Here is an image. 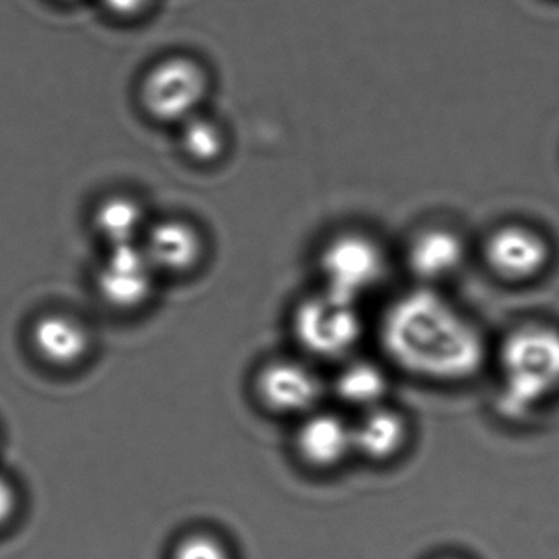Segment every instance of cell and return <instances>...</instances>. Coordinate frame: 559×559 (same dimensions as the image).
I'll use <instances>...</instances> for the list:
<instances>
[{
  "label": "cell",
  "instance_id": "19",
  "mask_svg": "<svg viewBox=\"0 0 559 559\" xmlns=\"http://www.w3.org/2000/svg\"><path fill=\"white\" fill-rule=\"evenodd\" d=\"M15 507H17V496L14 487L8 479L0 476V526H4L12 519Z\"/></svg>",
  "mask_w": 559,
  "mask_h": 559
},
{
  "label": "cell",
  "instance_id": "7",
  "mask_svg": "<svg viewBox=\"0 0 559 559\" xmlns=\"http://www.w3.org/2000/svg\"><path fill=\"white\" fill-rule=\"evenodd\" d=\"M257 395L273 414L306 417L316 412L323 395V382L309 366L280 359L261 369Z\"/></svg>",
  "mask_w": 559,
  "mask_h": 559
},
{
  "label": "cell",
  "instance_id": "3",
  "mask_svg": "<svg viewBox=\"0 0 559 559\" xmlns=\"http://www.w3.org/2000/svg\"><path fill=\"white\" fill-rule=\"evenodd\" d=\"M293 330L304 352L317 358L336 359L358 345L362 320L355 304L325 290L297 307Z\"/></svg>",
  "mask_w": 559,
  "mask_h": 559
},
{
  "label": "cell",
  "instance_id": "9",
  "mask_svg": "<svg viewBox=\"0 0 559 559\" xmlns=\"http://www.w3.org/2000/svg\"><path fill=\"white\" fill-rule=\"evenodd\" d=\"M297 456L313 469H333L355 454L353 425L325 412H312L304 417L294 438Z\"/></svg>",
  "mask_w": 559,
  "mask_h": 559
},
{
  "label": "cell",
  "instance_id": "20",
  "mask_svg": "<svg viewBox=\"0 0 559 559\" xmlns=\"http://www.w3.org/2000/svg\"><path fill=\"white\" fill-rule=\"evenodd\" d=\"M448 559H451V558H448Z\"/></svg>",
  "mask_w": 559,
  "mask_h": 559
},
{
  "label": "cell",
  "instance_id": "6",
  "mask_svg": "<svg viewBox=\"0 0 559 559\" xmlns=\"http://www.w3.org/2000/svg\"><path fill=\"white\" fill-rule=\"evenodd\" d=\"M156 273L142 243L112 247L97 271V289L116 309H139L152 296Z\"/></svg>",
  "mask_w": 559,
  "mask_h": 559
},
{
  "label": "cell",
  "instance_id": "18",
  "mask_svg": "<svg viewBox=\"0 0 559 559\" xmlns=\"http://www.w3.org/2000/svg\"><path fill=\"white\" fill-rule=\"evenodd\" d=\"M100 4L119 17H133L145 11L150 0H100Z\"/></svg>",
  "mask_w": 559,
  "mask_h": 559
},
{
  "label": "cell",
  "instance_id": "1",
  "mask_svg": "<svg viewBox=\"0 0 559 559\" xmlns=\"http://www.w3.org/2000/svg\"><path fill=\"white\" fill-rule=\"evenodd\" d=\"M381 343L401 371L424 381H469L486 361L480 330L433 290H414L395 300L382 319Z\"/></svg>",
  "mask_w": 559,
  "mask_h": 559
},
{
  "label": "cell",
  "instance_id": "13",
  "mask_svg": "<svg viewBox=\"0 0 559 559\" xmlns=\"http://www.w3.org/2000/svg\"><path fill=\"white\" fill-rule=\"evenodd\" d=\"M38 355L55 366H73L86 356L90 335L76 320L61 313L45 316L32 330Z\"/></svg>",
  "mask_w": 559,
  "mask_h": 559
},
{
  "label": "cell",
  "instance_id": "17",
  "mask_svg": "<svg viewBox=\"0 0 559 559\" xmlns=\"http://www.w3.org/2000/svg\"><path fill=\"white\" fill-rule=\"evenodd\" d=\"M173 559H230V555L214 536L192 535L179 543Z\"/></svg>",
  "mask_w": 559,
  "mask_h": 559
},
{
  "label": "cell",
  "instance_id": "2",
  "mask_svg": "<svg viewBox=\"0 0 559 559\" xmlns=\"http://www.w3.org/2000/svg\"><path fill=\"white\" fill-rule=\"evenodd\" d=\"M558 389L559 332L528 325L510 333L500 349V414L525 418Z\"/></svg>",
  "mask_w": 559,
  "mask_h": 559
},
{
  "label": "cell",
  "instance_id": "4",
  "mask_svg": "<svg viewBox=\"0 0 559 559\" xmlns=\"http://www.w3.org/2000/svg\"><path fill=\"white\" fill-rule=\"evenodd\" d=\"M207 90V74L201 64L191 58H166L146 73L142 103L155 119L182 123L198 116Z\"/></svg>",
  "mask_w": 559,
  "mask_h": 559
},
{
  "label": "cell",
  "instance_id": "8",
  "mask_svg": "<svg viewBox=\"0 0 559 559\" xmlns=\"http://www.w3.org/2000/svg\"><path fill=\"white\" fill-rule=\"evenodd\" d=\"M486 261L503 280L528 281L545 270L549 247L533 228L507 225L493 231L487 240Z\"/></svg>",
  "mask_w": 559,
  "mask_h": 559
},
{
  "label": "cell",
  "instance_id": "5",
  "mask_svg": "<svg viewBox=\"0 0 559 559\" xmlns=\"http://www.w3.org/2000/svg\"><path fill=\"white\" fill-rule=\"evenodd\" d=\"M385 267L382 248L361 234L338 235L320 254L326 293L353 304L381 283Z\"/></svg>",
  "mask_w": 559,
  "mask_h": 559
},
{
  "label": "cell",
  "instance_id": "15",
  "mask_svg": "<svg viewBox=\"0 0 559 559\" xmlns=\"http://www.w3.org/2000/svg\"><path fill=\"white\" fill-rule=\"evenodd\" d=\"M94 225L109 248L140 243L145 235V212L139 202L130 198L106 199L94 214Z\"/></svg>",
  "mask_w": 559,
  "mask_h": 559
},
{
  "label": "cell",
  "instance_id": "10",
  "mask_svg": "<svg viewBox=\"0 0 559 559\" xmlns=\"http://www.w3.org/2000/svg\"><path fill=\"white\" fill-rule=\"evenodd\" d=\"M143 250L156 271L186 273L201 260V235L188 222L162 221L146 228L143 235Z\"/></svg>",
  "mask_w": 559,
  "mask_h": 559
},
{
  "label": "cell",
  "instance_id": "16",
  "mask_svg": "<svg viewBox=\"0 0 559 559\" xmlns=\"http://www.w3.org/2000/svg\"><path fill=\"white\" fill-rule=\"evenodd\" d=\"M181 145L194 162L212 163L224 153V133L212 120L194 116L181 123Z\"/></svg>",
  "mask_w": 559,
  "mask_h": 559
},
{
  "label": "cell",
  "instance_id": "12",
  "mask_svg": "<svg viewBox=\"0 0 559 559\" xmlns=\"http://www.w3.org/2000/svg\"><path fill=\"white\" fill-rule=\"evenodd\" d=\"M466 251L454 231L428 228L420 231L408 247V266L421 280H443L460 270Z\"/></svg>",
  "mask_w": 559,
  "mask_h": 559
},
{
  "label": "cell",
  "instance_id": "14",
  "mask_svg": "<svg viewBox=\"0 0 559 559\" xmlns=\"http://www.w3.org/2000/svg\"><path fill=\"white\" fill-rule=\"evenodd\" d=\"M388 389V378L382 369L369 361L349 362L333 382V391L340 401L362 412L382 405Z\"/></svg>",
  "mask_w": 559,
  "mask_h": 559
},
{
  "label": "cell",
  "instance_id": "11",
  "mask_svg": "<svg viewBox=\"0 0 559 559\" xmlns=\"http://www.w3.org/2000/svg\"><path fill=\"white\" fill-rule=\"evenodd\" d=\"M407 440L408 425L404 415L384 405L362 412L358 424L353 425L355 454L372 463L394 460Z\"/></svg>",
  "mask_w": 559,
  "mask_h": 559
}]
</instances>
